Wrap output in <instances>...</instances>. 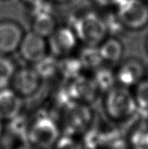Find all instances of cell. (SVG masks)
Masks as SVG:
<instances>
[{"mask_svg":"<svg viewBox=\"0 0 148 149\" xmlns=\"http://www.w3.org/2000/svg\"><path fill=\"white\" fill-rule=\"evenodd\" d=\"M71 26L78 41L85 46H100L108 36L104 18L93 11L74 17Z\"/></svg>","mask_w":148,"mask_h":149,"instance_id":"1","label":"cell"},{"mask_svg":"<svg viewBox=\"0 0 148 149\" xmlns=\"http://www.w3.org/2000/svg\"><path fill=\"white\" fill-rule=\"evenodd\" d=\"M104 106L107 116L114 121L127 120L138 111L133 93L118 84L106 92Z\"/></svg>","mask_w":148,"mask_h":149,"instance_id":"2","label":"cell"},{"mask_svg":"<svg viewBox=\"0 0 148 149\" xmlns=\"http://www.w3.org/2000/svg\"><path fill=\"white\" fill-rule=\"evenodd\" d=\"M116 14L127 30L139 31L148 25V3L145 0H120Z\"/></svg>","mask_w":148,"mask_h":149,"instance_id":"3","label":"cell"},{"mask_svg":"<svg viewBox=\"0 0 148 149\" xmlns=\"http://www.w3.org/2000/svg\"><path fill=\"white\" fill-rule=\"evenodd\" d=\"M63 108L64 120L68 133H78L88 129L92 122V113L87 104L71 101Z\"/></svg>","mask_w":148,"mask_h":149,"instance_id":"4","label":"cell"},{"mask_svg":"<svg viewBox=\"0 0 148 149\" xmlns=\"http://www.w3.org/2000/svg\"><path fill=\"white\" fill-rule=\"evenodd\" d=\"M58 135V128L54 121L49 117L42 116L33 123L28 137L37 146L47 148L56 142Z\"/></svg>","mask_w":148,"mask_h":149,"instance_id":"5","label":"cell"},{"mask_svg":"<svg viewBox=\"0 0 148 149\" xmlns=\"http://www.w3.org/2000/svg\"><path fill=\"white\" fill-rule=\"evenodd\" d=\"M45 38L33 31L23 35L18 47L19 54L24 61L35 64L47 54L48 43Z\"/></svg>","mask_w":148,"mask_h":149,"instance_id":"6","label":"cell"},{"mask_svg":"<svg viewBox=\"0 0 148 149\" xmlns=\"http://www.w3.org/2000/svg\"><path fill=\"white\" fill-rule=\"evenodd\" d=\"M42 80L33 67H22L15 70L10 82L13 90L20 97H30L39 89Z\"/></svg>","mask_w":148,"mask_h":149,"instance_id":"7","label":"cell"},{"mask_svg":"<svg viewBox=\"0 0 148 149\" xmlns=\"http://www.w3.org/2000/svg\"><path fill=\"white\" fill-rule=\"evenodd\" d=\"M78 39L71 27L57 28L49 37L48 48L57 58L69 55L75 49Z\"/></svg>","mask_w":148,"mask_h":149,"instance_id":"8","label":"cell"},{"mask_svg":"<svg viewBox=\"0 0 148 149\" xmlns=\"http://www.w3.org/2000/svg\"><path fill=\"white\" fill-rule=\"evenodd\" d=\"M65 88L72 100L84 104L93 102L100 92L92 77H87L82 74L69 81Z\"/></svg>","mask_w":148,"mask_h":149,"instance_id":"9","label":"cell"},{"mask_svg":"<svg viewBox=\"0 0 148 149\" xmlns=\"http://www.w3.org/2000/svg\"><path fill=\"white\" fill-rule=\"evenodd\" d=\"M145 67L141 61L135 58H130L124 61L115 71L117 84L130 88L135 87L144 79Z\"/></svg>","mask_w":148,"mask_h":149,"instance_id":"10","label":"cell"},{"mask_svg":"<svg viewBox=\"0 0 148 149\" xmlns=\"http://www.w3.org/2000/svg\"><path fill=\"white\" fill-rule=\"evenodd\" d=\"M32 29L44 38H49L57 29L51 7L46 2L32 8Z\"/></svg>","mask_w":148,"mask_h":149,"instance_id":"11","label":"cell"},{"mask_svg":"<svg viewBox=\"0 0 148 149\" xmlns=\"http://www.w3.org/2000/svg\"><path fill=\"white\" fill-rule=\"evenodd\" d=\"M22 37V28L17 23L0 22V56H7L18 49Z\"/></svg>","mask_w":148,"mask_h":149,"instance_id":"12","label":"cell"},{"mask_svg":"<svg viewBox=\"0 0 148 149\" xmlns=\"http://www.w3.org/2000/svg\"><path fill=\"white\" fill-rule=\"evenodd\" d=\"M22 108L20 96L12 88H0V120H12Z\"/></svg>","mask_w":148,"mask_h":149,"instance_id":"13","label":"cell"},{"mask_svg":"<svg viewBox=\"0 0 148 149\" xmlns=\"http://www.w3.org/2000/svg\"><path fill=\"white\" fill-rule=\"evenodd\" d=\"M100 54L104 62L111 64L120 61L124 54V46L116 37L107 38L99 46Z\"/></svg>","mask_w":148,"mask_h":149,"instance_id":"14","label":"cell"},{"mask_svg":"<svg viewBox=\"0 0 148 149\" xmlns=\"http://www.w3.org/2000/svg\"><path fill=\"white\" fill-rule=\"evenodd\" d=\"M84 70L78 57L73 58L69 55L58 59V73L67 81H71L81 76Z\"/></svg>","mask_w":148,"mask_h":149,"instance_id":"15","label":"cell"},{"mask_svg":"<svg viewBox=\"0 0 148 149\" xmlns=\"http://www.w3.org/2000/svg\"><path fill=\"white\" fill-rule=\"evenodd\" d=\"M78 58L85 70H97L104 62L100 54L99 46H85L80 51Z\"/></svg>","mask_w":148,"mask_h":149,"instance_id":"16","label":"cell"},{"mask_svg":"<svg viewBox=\"0 0 148 149\" xmlns=\"http://www.w3.org/2000/svg\"><path fill=\"white\" fill-rule=\"evenodd\" d=\"M93 76L92 78L97 86L100 92H108L117 85L115 71L108 67L101 65L97 70H93Z\"/></svg>","mask_w":148,"mask_h":149,"instance_id":"17","label":"cell"},{"mask_svg":"<svg viewBox=\"0 0 148 149\" xmlns=\"http://www.w3.org/2000/svg\"><path fill=\"white\" fill-rule=\"evenodd\" d=\"M58 59L53 54H47L33 64V69L42 79H47L58 73Z\"/></svg>","mask_w":148,"mask_h":149,"instance_id":"18","label":"cell"},{"mask_svg":"<svg viewBox=\"0 0 148 149\" xmlns=\"http://www.w3.org/2000/svg\"><path fill=\"white\" fill-rule=\"evenodd\" d=\"M130 149H148V125H139L131 132L127 140Z\"/></svg>","mask_w":148,"mask_h":149,"instance_id":"19","label":"cell"},{"mask_svg":"<svg viewBox=\"0 0 148 149\" xmlns=\"http://www.w3.org/2000/svg\"><path fill=\"white\" fill-rule=\"evenodd\" d=\"M15 66L6 56H0V88H5L10 82L15 73Z\"/></svg>","mask_w":148,"mask_h":149,"instance_id":"20","label":"cell"},{"mask_svg":"<svg viewBox=\"0 0 148 149\" xmlns=\"http://www.w3.org/2000/svg\"><path fill=\"white\" fill-rule=\"evenodd\" d=\"M133 93L138 110L148 112V79L144 78L136 85Z\"/></svg>","mask_w":148,"mask_h":149,"instance_id":"21","label":"cell"},{"mask_svg":"<svg viewBox=\"0 0 148 149\" xmlns=\"http://www.w3.org/2000/svg\"><path fill=\"white\" fill-rule=\"evenodd\" d=\"M104 20L108 29V36L110 35L112 37H116V35L122 33L124 30H127L120 21L116 12L114 14H110L109 15L104 18Z\"/></svg>","mask_w":148,"mask_h":149,"instance_id":"22","label":"cell"},{"mask_svg":"<svg viewBox=\"0 0 148 149\" xmlns=\"http://www.w3.org/2000/svg\"><path fill=\"white\" fill-rule=\"evenodd\" d=\"M57 149H81V146L69 137H63L58 141Z\"/></svg>","mask_w":148,"mask_h":149,"instance_id":"23","label":"cell"},{"mask_svg":"<svg viewBox=\"0 0 148 149\" xmlns=\"http://www.w3.org/2000/svg\"><path fill=\"white\" fill-rule=\"evenodd\" d=\"M94 2L99 6L109 7V6H115L120 2V0H94Z\"/></svg>","mask_w":148,"mask_h":149,"instance_id":"24","label":"cell"},{"mask_svg":"<svg viewBox=\"0 0 148 149\" xmlns=\"http://www.w3.org/2000/svg\"><path fill=\"white\" fill-rule=\"evenodd\" d=\"M23 2L33 8L45 2V0H23Z\"/></svg>","mask_w":148,"mask_h":149,"instance_id":"25","label":"cell"},{"mask_svg":"<svg viewBox=\"0 0 148 149\" xmlns=\"http://www.w3.org/2000/svg\"><path fill=\"white\" fill-rule=\"evenodd\" d=\"M19 149H41L39 148H37L34 146H30V145H25V146L22 147Z\"/></svg>","mask_w":148,"mask_h":149,"instance_id":"26","label":"cell"},{"mask_svg":"<svg viewBox=\"0 0 148 149\" xmlns=\"http://www.w3.org/2000/svg\"><path fill=\"white\" fill-rule=\"evenodd\" d=\"M56 1L60 2V3H65V2H67V1H69V0H56Z\"/></svg>","mask_w":148,"mask_h":149,"instance_id":"27","label":"cell"},{"mask_svg":"<svg viewBox=\"0 0 148 149\" xmlns=\"http://www.w3.org/2000/svg\"><path fill=\"white\" fill-rule=\"evenodd\" d=\"M147 52H148V37H147Z\"/></svg>","mask_w":148,"mask_h":149,"instance_id":"28","label":"cell"}]
</instances>
